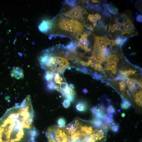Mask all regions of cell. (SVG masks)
<instances>
[{
	"instance_id": "cell-1",
	"label": "cell",
	"mask_w": 142,
	"mask_h": 142,
	"mask_svg": "<svg viewBox=\"0 0 142 142\" xmlns=\"http://www.w3.org/2000/svg\"><path fill=\"white\" fill-rule=\"evenodd\" d=\"M34 111L31 96L8 110L0 119V142H31L38 134L34 126Z\"/></svg>"
},
{
	"instance_id": "cell-2",
	"label": "cell",
	"mask_w": 142,
	"mask_h": 142,
	"mask_svg": "<svg viewBox=\"0 0 142 142\" xmlns=\"http://www.w3.org/2000/svg\"><path fill=\"white\" fill-rule=\"evenodd\" d=\"M55 89L62 93L70 101H73L75 96V92L67 83L62 82L60 85L56 86Z\"/></svg>"
},
{
	"instance_id": "cell-3",
	"label": "cell",
	"mask_w": 142,
	"mask_h": 142,
	"mask_svg": "<svg viewBox=\"0 0 142 142\" xmlns=\"http://www.w3.org/2000/svg\"><path fill=\"white\" fill-rule=\"evenodd\" d=\"M69 23L67 31L78 36L83 32L84 26L79 21L75 19H69Z\"/></svg>"
},
{
	"instance_id": "cell-4",
	"label": "cell",
	"mask_w": 142,
	"mask_h": 142,
	"mask_svg": "<svg viewBox=\"0 0 142 142\" xmlns=\"http://www.w3.org/2000/svg\"><path fill=\"white\" fill-rule=\"evenodd\" d=\"M83 9L80 6H76L70 9L63 14L66 17L72 19H83Z\"/></svg>"
},
{
	"instance_id": "cell-5",
	"label": "cell",
	"mask_w": 142,
	"mask_h": 142,
	"mask_svg": "<svg viewBox=\"0 0 142 142\" xmlns=\"http://www.w3.org/2000/svg\"><path fill=\"white\" fill-rule=\"evenodd\" d=\"M89 35L85 32L82 35L80 38L78 44V46L84 50L86 53L90 51L91 49V48L89 47L90 44L89 41L88 39Z\"/></svg>"
},
{
	"instance_id": "cell-6",
	"label": "cell",
	"mask_w": 142,
	"mask_h": 142,
	"mask_svg": "<svg viewBox=\"0 0 142 142\" xmlns=\"http://www.w3.org/2000/svg\"><path fill=\"white\" fill-rule=\"evenodd\" d=\"M53 20H45L43 21L38 27L39 30L45 34H48L52 30L54 27Z\"/></svg>"
},
{
	"instance_id": "cell-7",
	"label": "cell",
	"mask_w": 142,
	"mask_h": 142,
	"mask_svg": "<svg viewBox=\"0 0 142 142\" xmlns=\"http://www.w3.org/2000/svg\"><path fill=\"white\" fill-rule=\"evenodd\" d=\"M56 58L58 67L59 68V73L62 74L64 70L68 67L70 63L65 58L56 56Z\"/></svg>"
},
{
	"instance_id": "cell-8",
	"label": "cell",
	"mask_w": 142,
	"mask_h": 142,
	"mask_svg": "<svg viewBox=\"0 0 142 142\" xmlns=\"http://www.w3.org/2000/svg\"><path fill=\"white\" fill-rule=\"evenodd\" d=\"M123 25L124 29V31L122 32V35L125 34H130L134 33L135 27L130 18H129L126 19Z\"/></svg>"
},
{
	"instance_id": "cell-9",
	"label": "cell",
	"mask_w": 142,
	"mask_h": 142,
	"mask_svg": "<svg viewBox=\"0 0 142 142\" xmlns=\"http://www.w3.org/2000/svg\"><path fill=\"white\" fill-rule=\"evenodd\" d=\"M10 75L12 78L16 79H23L24 75V70L20 67H14L11 70Z\"/></svg>"
},
{
	"instance_id": "cell-10",
	"label": "cell",
	"mask_w": 142,
	"mask_h": 142,
	"mask_svg": "<svg viewBox=\"0 0 142 142\" xmlns=\"http://www.w3.org/2000/svg\"><path fill=\"white\" fill-rule=\"evenodd\" d=\"M69 19L62 18L61 19L58 24L59 28L63 31H67L69 27Z\"/></svg>"
},
{
	"instance_id": "cell-11",
	"label": "cell",
	"mask_w": 142,
	"mask_h": 142,
	"mask_svg": "<svg viewBox=\"0 0 142 142\" xmlns=\"http://www.w3.org/2000/svg\"><path fill=\"white\" fill-rule=\"evenodd\" d=\"M117 65L111 61H108L105 66V69L106 70L111 71L112 73L115 75L116 73Z\"/></svg>"
},
{
	"instance_id": "cell-12",
	"label": "cell",
	"mask_w": 142,
	"mask_h": 142,
	"mask_svg": "<svg viewBox=\"0 0 142 142\" xmlns=\"http://www.w3.org/2000/svg\"><path fill=\"white\" fill-rule=\"evenodd\" d=\"M128 17V16L126 14H121L120 17L115 18V21L116 24L119 25H123L125 20Z\"/></svg>"
},
{
	"instance_id": "cell-13",
	"label": "cell",
	"mask_w": 142,
	"mask_h": 142,
	"mask_svg": "<svg viewBox=\"0 0 142 142\" xmlns=\"http://www.w3.org/2000/svg\"><path fill=\"white\" fill-rule=\"evenodd\" d=\"M91 124L94 127L98 128L101 127L103 122L101 119L95 118L93 119Z\"/></svg>"
},
{
	"instance_id": "cell-14",
	"label": "cell",
	"mask_w": 142,
	"mask_h": 142,
	"mask_svg": "<svg viewBox=\"0 0 142 142\" xmlns=\"http://www.w3.org/2000/svg\"><path fill=\"white\" fill-rule=\"evenodd\" d=\"M76 108L79 111H85L87 108L86 103L83 101L80 102L77 104Z\"/></svg>"
},
{
	"instance_id": "cell-15",
	"label": "cell",
	"mask_w": 142,
	"mask_h": 142,
	"mask_svg": "<svg viewBox=\"0 0 142 142\" xmlns=\"http://www.w3.org/2000/svg\"><path fill=\"white\" fill-rule=\"evenodd\" d=\"M92 56L98 60L100 64L105 62L106 57L101 53L93 54Z\"/></svg>"
},
{
	"instance_id": "cell-16",
	"label": "cell",
	"mask_w": 142,
	"mask_h": 142,
	"mask_svg": "<svg viewBox=\"0 0 142 142\" xmlns=\"http://www.w3.org/2000/svg\"><path fill=\"white\" fill-rule=\"evenodd\" d=\"M109 40L106 37L96 36L95 43L98 44H102L108 42Z\"/></svg>"
},
{
	"instance_id": "cell-17",
	"label": "cell",
	"mask_w": 142,
	"mask_h": 142,
	"mask_svg": "<svg viewBox=\"0 0 142 142\" xmlns=\"http://www.w3.org/2000/svg\"><path fill=\"white\" fill-rule=\"evenodd\" d=\"M135 102L139 106L142 105V92L141 91L137 92L135 96Z\"/></svg>"
},
{
	"instance_id": "cell-18",
	"label": "cell",
	"mask_w": 142,
	"mask_h": 142,
	"mask_svg": "<svg viewBox=\"0 0 142 142\" xmlns=\"http://www.w3.org/2000/svg\"><path fill=\"white\" fill-rule=\"evenodd\" d=\"M106 6L108 10L111 14L114 15L117 14L118 12V9L116 8L109 4L106 5Z\"/></svg>"
},
{
	"instance_id": "cell-19",
	"label": "cell",
	"mask_w": 142,
	"mask_h": 142,
	"mask_svg": "<svg viewBox=\"0 0 142 142\" xmlns=\"http://www.w3.org/2000/svg\"><path fill=\"white\" fill-rule=\"evenodd\" d=\"M131 106L130 103L127 100L124 99H123L122 102L121 104V107L122 109H127L129 108Z\"/></svg>"
},
{
	"instance_id": "cell-20",
	"label": "cell",
	"mask_w": 142,
	"mask_h": 142,
	"mask_svg": "<svg viewBox=\"0 0 142 142\" xmlns=\"http://www.w3.org/2000/svg\"><path fill=\"white\" fill-rule=\"evenodd\" d=\"M101 18V15L98 13L94 15L89 14L88 17V19L90 22H92L93 20H99Z\"/></svg>"
},
{
	"instance_id": "cell-21",
	"label": "cell",
	"mask_w": 142,
	"mask_h": 142,
	"mask_svg": "<svg viewBox=\"0 0 142 142\" xmlns=\"http://www.w3.org/2000/svg\"><path fill=\"white\" fill-rule=\"evenodd\" d=\"M54 74L55 76L54 78V82L57 83L61 84L63 80V78L62 77H60L59 73H57Z\"/></svg>"
},
{
	"instance_id": "cell-22",
	"label": "cell",
	"mask_w": 142,
	"mask_h": 142,
	"mask_svg": "<svg viewBox=\"0 0 142 142\" xmlns=\"http://www.w3.org/2000/svg\"><path fill=\"white\" fill-rule=\"evenodd\" d=\"M56 86V84L53 81L47 82V87L48 89L50 90H54Z\"/></svg>"
},
{
	"instance_id": "cell-23",
	"label": "cell",
	"mask_w": 142,
	"mask_h": 142,
	"mask_svg": "<svg viewBox=\"0 0 142 142\" xmlns=\"http://www.w3.org/2000/svg\"><path fill=\"white\" fill-rule=\"evenodd\" d=\"M106 110L108 114H114L116 112L115 108L112 105L108 106L106 108Z\"/></svg>"
},
{
	"instance_id": "cell-24",
	"label": "cell",
	"mask_w": 142,
	"mask_h": 142,
	"mask_svg": "<svg viewBox=\"0 0 142 142\" xmlns=\"http://www.w3.org/2000/svg\"><path fill=\"white\" fill-rule=\"evenodd\" d=\"M111 129L114 133H117L119 129V125L117 124L113 123L111 127Z\"/></svg>"
},
{
	"instance_id": "cell-25",
	"label": "cell",
	"mask_w": 142,
	"mask_h": 142,
	"mask_svg": "<svg viewBox=\"0 0 142 142\" xmlns=\"http://www.w3.org/2000/svg\"><path fill=\"white\" fill-rule=\"evenodd\" d=\"M93 69L96 71H99L103 73H105V70L103 69L100 64L97 63L96 67Z\"/></svg>"
},
{
	"instance_id": "cell-26",
	"label": "cell",
	"mask_w": 142,
	"mask_h": 142,
	"mask_svg": "<svg viewBox=\"0 0 142 142\" xmlns=\"http://www.w3.org/2000/svg\"><path fill=\"white\" fill-rule=\"evenodd\" d=\"M80 68L77 69L76 70L85 74H89L88 70L86 67L80 65Z\"/></svg>"
},
{
	"instance_id": "cell-27",
	"label": "cell",
	"mask_w": 142,
	"mask_h": 142,
	"mask_svg": "<svg viewBox=\"0 0 142 142\" xmlns=\"http://www.w3.org/2000/svg\"><path fill=\"white\" fill-rule=\"evenodd\" d=\"M59 126L60 127H64L66 124L65 120L63 118H61L59 119L58 121Z\"/></svg>"
},
{
	"instance_id": "cell-28",
	"label": "cell",
	"mask_w": 142,
	"mask_h": 142,
	"mask_svg": "<svg viewBox=\"0 0 142 142\" xmlns=\"http://www.w3.org/2000/svg\"><path fill=\"white\" fill-rule=\"evenodd\" d=\"M92 75L93 79L97 80L101 79L103 77L101 75H98L97 73L96 72L92 74Z\"/></svg>"
},
{
	"instance_id": "cell-29",
	"label": "cell",
	"mask_w": 142,
	"mask_h": 142,
	"mask_svg": "<svg viewBox=\"0 0 142 142\" xmlns=\"http://www.w3.org/2000/svg\"><path fill=\"white\" fill-rule=\"evenodd\" d=\"M125 72L126 75L128 76L129 75L134 74L136 72L135 70L130 69L127 71H125Z\"/></svg>"
},
{
	"instance_id": "cell-30",
	"label": "cell",
	"mask_w": 142,
	"mask_h": 142,
	"mask_svg": "<svg viewBox=\"0 0 142 142\" xmlns=\"http://www.w3.org/2000/svg\"><path fill=\"white\" fill-rule=\"evenodd\" d=\"M64 107L66 108H68L70 105V102L69 100L65 99L64 100L63 103Z\"/></svg>"
},
{
	"instance_id": "cell-31",
	"label": "cell",
	"mask_w": 142,
	"mask_h": 142,
	"mask_svg": "<svg viewBox=\"0 0 142 142\" xmlns=\"http://www.w3.org/2000/svg\"><path fill=\"white\" fill-rule=\"evenodd\" d=\"M119 84L121 90L122 91H124L126 86L124 82L123 81L119 82Z\"/></svg>"
},
{
	"instance_id": "cell-32",
	"label": "cell",
	"mask_w": 142,
	"mask_h": 142,
	"mask_svg": "<svg viewBox=\"0 0 142 142\" xmlns=\"http://www.w3.org/2000/svg\"><path fill=\"white\" fill-rule=\"evenodd\" d=\"M102 130L105 131V132L107 131L109 129V124L106 123L103 124L101 127Z\"/></svg>"
},
{
	"instance_id": "cell-33",
	"label": "cell",
	"mask_w": 142,
	"mask_h": 142,
	"mask_svg": "<svg viewBox=\"0 0 142 142\" xmlns=\"http://www.w3.org/2000/svg\"><path fill=\"white\" fill-rule=\"evenodd\" d=\"M106 123L108 124H112L114 123V121L112 118L107 117L105 121Z\"/></svg>"
},
{
	"instance_id": "cell-34",
	"label": "cell",
	"mask_w": 142,
	"mask_h": 142,
	"mask_svg": "<svg viewBox=\"0 0 142 142\" xmlns=\"http://www.w3.org/2000/svg\"><path fill=\"white\" fill-rule=\"evenodd\" d=\"M88 58L89 59V60L91 61H92L94 62H95V63L100 64L98 60H97L94 57L92 56L89 57H88Z\"/></svg>"
},
{
	"instance_id": "cell-35",
	"label": "cell",
	"mask_w": 142,
	"mask_h": 142,
	"mask_svg": "<svg viewBox=\"0 0 142 142\" xmlns=\"http://www.w3.org/2000/svg\"><path fill=\"white\" fill-rule=\"evenodd\" d=\"M102 13L103 15H104L106 17L108 18L111 17V14H110L107 11V10H106V9H105V10L103 11L102 12Z\"/></svg>"
},
{
	"instance_id": "cell-36",
	"label": "cell",
	"mask_w": 142,
	"mask_h": 142,
	"mask_svg": "<svg viewBox=\"0 0 142 142\" xmlns=\"http://www.w3.org/2000/svg\"><path fill=\"white\" fill-rule=\"evenodd\" d=\"M98 23L99 24L98 27L99 28H102L104 27V22L102 20H99Z\"/></svg>"
},
{
	"instance_id": "cell-37",
	"label": "cell",
	"mask_w": 142,
	"mask_h": 142,
	"mask_svg": "<svg viewBox=\"0 0 142 142\" xmlns=\"http://www.w3.org/2000/svg\"><path fill=\"white\" fill-rule=\"evenodd\" d=\"M142 15H138L137 16L136 18V20L137 21L140 22H142Z\"/></svg>"
},
{
	"instance_id": "cell-38",
	"label": "cell",
	"mask_w": 142,
	"mask_h": 142,
	"mask_svg": "<svg viewBox=\"0 0 142 142\" xmlns=\"http://www.w3.org/2000/svg\"><path fill=\"white\" fill-rule=\"evenodd\" d=\"M119 26L116 24H115L113 25L112 28L114 29L115 31H116L118 30Z\"/></svg>"
},
{
	"instance_id": "cell-39",
	"label": "cell",
	"mask_w": 142,
	"mask_h": 142,
	"mask_svg": "<svg viewBox=\"0 0 142 142\" xmlns=\"http://www.w3.org/2000/svg\"><path fill=\"white\" fill-rule=\"evenodd\" d=\"M91 111L92 113L95 115L98 112V108L96 107H93L92 108Z\"/></svg>"
},
{
	"instance_id": "cell-40",
	"label": "cell",
	"mask_w": 142,
	"mask_h": 142,
	"mask_svg": "<svg viewBox=\"0 0 142 142\" xmlns=\"http://www.w3.org/2000/svg\"><path fill=\"white\" fill-rule=\"evenodd\" d=\"M97 63H95L94 62H92L91 61L89 64V66L91 67L94 68L97 65Z\"/></svg>"
},
{
	"instance_id": "cell-41",
	"label": "cell",
	"mask_w": 142,
	"mask_h": 142,
	"mask_svg": "<svg viewBox=\"0 0 142 142\" xmlns=\"http://www.w3.org/2000/svg\"><path fill=\"white\" fill-rule=\"evenodd\" d=\"M85 27L89 29L90 30L93 31V28L90 25H85Z\"/></svg>"
},
{
	"instance_id": "cell-42",
	"label": "cell",
	"mask_w": 142,
	"mask_h": 142,
	"mask_svg": "<svg viewBox=\"0 0 142 142\" xmlns=\"http://www.w3.org/2000/svg\"><path fill=\"white\" fill-rule=\"evenodd\" d=\"M112 46L114 45H115L117 44L116 42V41L115 40H112Z\"/></svg>"
},
{
	"instance_id": "cell-43",
	"label": "cell",
	"mask_w": 142,
	"mask_h": 142,
	"mask_svg": "<svg viewBox=\"0 0 142 142\" xmlns=\"http://www.w3.org/2000/svg\"><path fill=\"white\" fill-rule=\"evenodd\" d=\"M83 92L84 93H85V94H86V93L88 92V90L86 89H84L83 90Z\"/></svg>"
},
{
	"instance_id": "cell-44",
	"label": "cell",
	"mask_w": 142,
	"mask_h": 142,
	"mask_svg": "<svg viewBox=\"0 0 142 142\" xmlns=\"http://www.w3.org/2000/svg\"><path fill=\"white\" fill-rule=\"evenodd\" d=\"M108 115L109 117L112 119L114 117L113 115L112 114H108Z\"/></svg>"
},
{
	"instance_id": "cell-45",
	"label": "cell",
	"mask_w": 142,
	"mask_h": 142,
	"mask_svg": "<svg viewBox=\"0 0 142 142\" xmlns=\"http://www.w3.org/2000/svg\"><path fill=\"white\" fill-rule=\"evenodd\" d=\"M92 1L93 3H99V1L97 0H91Z\"/></svg>"
},
{
	"instance_id": "cell-46",
	"label": "cell",
	"mask_w": 142,
	"mask_h": 142,
	"mask_svg": "<svg viewBox=\"0 0 142 142\" xmlns=\"http://www.w3.org/2000/svg\"><path fill=\"white\" fill-rule=\"evenodd\" d=\"M125 114L124 113H123L121 114V116L122 117H125Z\"/></svg>"
},
{
	"instance_id": "cell-47",
	"label": "cell",
	"mask_w": 142,
	"mask_h": 142,
	"mask_svg": "<svg viewBox=\"0 0 142 142\" xmlns=\"http://www.w3.org/2000/svg\"><path fill=\"white\" fill-rule=\"evenodd\" d=\"M97 23H95V24H93V27H97Z\"/></svg>"
},
{
	"instance_id": "cell-48",
	"label": "cell",
	"mask_w": 142,
	"mask_h": 142,
	"mask_svg": "<svg viewBox=\"0 0 142 142\" xmlns=\"http://www.w3.org/2000/svg\"><path fill=\"white\" fill-rule=\"evenodd\" d=\"M120 111H121V110H120V109H118V112H120Z\"/></svg>"
},
{
	"instance_id": "cell-49",
	"label": "cell",
	"mask_w": 142,
	"mask_h": 142,
	"mask_svg": "<svg viewBox=\"0 0 142 142\" xmlns=\"http://www.w3.org/2000/svg\"><path fill=\"white\" fill-rule=\"evenodd\" d=\"M31 142H36V141H32Z\"/></svg>"
}]
</instances>
